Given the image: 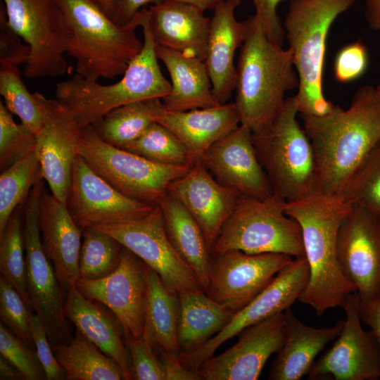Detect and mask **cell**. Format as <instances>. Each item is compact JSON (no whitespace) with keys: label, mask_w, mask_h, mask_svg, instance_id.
<instances>
[{"label":"cell","mask_w":380,"mask_h":380,"mask_svg":"<svg viewBox=\"0 0 380 380\" xmlns=\"http://www.w3.org/2000/svg\"><path fill=\"white\" fill-rule=\"evenodd\" d=\"M316 163V191L341 197L355 172L380 142V96L365 85L348 108L334 106L324 115L299 114Z\"/></svg>","instance_id":"obj_1"},{"label":"cell","mask_w":380,"mask_h":380,"mask_svg":"<svg viewBox=\"0 0 380 380\" xmlns=\"http://www.w3.org/2000/svg\"><path fill=\"white\" fill-rule=\"evenodd\" d=\"M350 208L341 197L317 193L286 203V213L300 227L310 270L299 300L310 305L318 316L342 306L347 296L355 292L341 272L337 255L339 228Z\"/></svg>","instance_id":"obj_2"},{"label":"cell","mask_w":380,"mask_h":380,"mask_svg":"<svg viewBox=\"0 0 380 380\" xmlns=\"http://www.w3.org/2000/svg\"><path fill=\"white\" fill-rule=\"evenodd\" d=\"M246 32L237 61L235 104L241 124L252 133L266 128L286 100L298 89L299 79L289 48L272 42L260 20H245Z\"/></svg>","instance_id":"obj_3"},{"label":"cell","mask_w":380,"mask_h":380,"mask_svg":"<svg viewBox=\"0 0 380 380\" xmlns=\"http://www.w3.org/2000/svg\"><path fill=\"white\" fill-rule=\"evenodd\" d=\"M68 23L71 38L67 53L76 62V74L98 81L122 75L143 46L136 34L141 10L126 25H119L98 0H57Z\"/></svg>","instance_id":"obj_4"},{"label":"cell","mask_w":380,"mask_h":380,"mask_svg":"<svg viewBox=\"0 0 380 380\" xmlns=\"http://www.w3.org/2000/svg\"><path fill=\"white\" fill-rule=\"evenodd\" d=\"M141 27L142 49L118 82L103 85L75 74L56 84L55 99L65 108L79 128L94 125L121 106L147 99H163L170 93L171 83L161 72L145 15Z\"/></svg>","instance_id":"obj_5"},{"label":"cell","mask_w":380,"mask_h":380,"mask_svg":"<svg viewBox=\"0 0 380 380\" xmlns=\"http://www.w3.org/2000/svg\"><path fill=\"white\" fill-rule=\"evenodd\" d=\"M355 0H291L283 22L299 84V114L324 115L334 107L323 92V67L329 31Z\"/></svg>","instance_id":"obj_6"},{"label":"cell","mask_w":380,"mask_h":380,"mask_svg":"<svg viewBox=\"0 0 380 380\" xmlns=\"http://www.w3.org/2000/svg\"><path fill=\"white\" fill-rule=\"evenodd\" d=\"M295 95L286 99L272 122L253 133V141L274 194L286 202L315 193L316 163L313 148L303 127Z\"/></svg>","instance_id":"obj_7"},{"label":"cell","mask_w":380,"mask_h":380,"mask_svg":"<svg viewBox=\"0 0 380 380\" xmlns=\"http://www.w3.org/2000/svg\"><path fill=\"white\" fill-rule=\"evenodd\" d=\"M286 203L275 194L264 200L241 195L211 254L239 250L251 254L305 256L300 227L286 213Z\"/></svg>","instance_id":"obj_8"},{"label":"cell","mask_w":380,"mask_h":380,"mask_svg":"<svg viewBox=\"0 0 380 380\" xmlns=\"http://www.w3.org/2000/svg\"><path fill=\"white\" fill-rule=\"evenodd\" d=\"M77 154L98 175L125 196L152 205L167 194L170 184L190 166L159 164L103 140L93 125L80 128Z\"/></svg>","instance_id":"obj_9"},{"label":"cell","mask_w":380,"mask_h":380,"mask_svg":"<svg viewBox=\"0 0 380 380\" xmlns=\"http://www.w3.org/2000/svg\"><path fill=\"white\" fill-rule=\"evenodd\" d=\"M8 23L30 47L27 78L56 77L69 72L65 58L71 38L57 0H1Z\"/></svg>","instance_id":"obj_10"},{"label":"cell","mask_w":380,"mask_h":380,"mask_svg":"<svg viewBox=\"0 0 380 380\" xmlns=\"http://www.w3.org/2000/svg\"><path fill=\"white\" fill-rule=\"evenodd\" d=\"M45 182L40 178L24 203L23 232L27 293L32 311L42 321L53 346L68 343L72 338L64 315V294L45 253L39 226V198Z\"/></svg>","instance_id":"obj_11"},{"label":"cell","mask_w":380,"mask_h":380,"mask_svg":"<svg viewBox=\"0 0 380 380\" xmlns=\"http://www.w3.org/2000/svg\"><path fill=\"white\" fill-rule=\"evenodd\" d=\"M96 228L113 236L141 258L170 291L177 293L188 290L203 291L191 268L170 241L158 204L141 218Z\"/></svg>","instance_id":"obj_12"},{"label":"cell","mask_w":380,"mask_h":380,"mask_svg":"<svg viewBox=\"0 0 380 380\" xmlns=\"http://www.w3.org/2000/svg\"><path fill=\"white\" fill-rule=\"evenodd\" d=\"M294 258L230 250L211 254L205 293L235 312L262 292Z\"/></svg>","instance_id":"obj_13"},{"label":"cell","mask_w":380,"mask_h":380,"mask_svg":"<svg viewBox=\"0 0 380 380\" xmlns=\"http://www.w3.org/2000/svg\"><path fill=\"white\" fill-rule=\"evenodd\" d=\"M309 276L306 258H294L262 292L236 312L219 333L195 351L179 354V360L186 367L197 372L200 365L213 356L225 341L239 334L246 328L290 308L295 301L299 300Z\"/></svg>","instance_id":"obj_14"},{"label":"cell","mask_w":380,"mask_h":380,"mask_svg":"<svg viewBox=\"0 0 380 380\" xmlns=\"http://www.w3.org/2000/svg\"><path fill=\"white\" fill-rule=\"evenodd\" d=\"M341 272L354 286L360 300L380 292V215L359 204L351 205L337 239Z\"/></svg>","instance_id":"obj_15"},{"label":"cell","mask_w":380,"mask_h":380,"mask_svg":"<svg viewBox=\"0 0 380 380\" xmlns=\"http://www.w3.org/2000/svg\"><path fill=\"white\" fill-rule=\"evenodd\" d=\"M65 204L82 232L87 227L141 218L156 205L121 194L91 170L79 155Z\"/></svg>","instance_id":"obj_16"},{"label":"cell","mask_w":380,"mask_h":380,"mask_svg":"<svg viewBox=\"0 0 380 380\" xmlns=\"http://www.w3.org/2000/svg\"><path fill=\"white\" fill-rule=\"evenodd\" d=\"M341 307L346 312L343 329L333 346L313 363L309 379H379L380 348L372 331L361 325L357 293L348 295Z\"/></svg>","instance_id":"obj_17"},{"label":"cell","mask_w":380,"mask_h":380,"mask_svg":"<svg viewBox=\"0 0 380 380\" xmlns=\"http://www.w3.org/2000/svg\"><path fill=\"white\" fill-rule=\"evenodd\" d=\"M149 267L124 247L117 269L106 277L79 279L76 286L85 297L105 305L118 317L125 335L142 336L144 308Z\"/></svg>","instance_id":"obj_18"},{"label":"cell","mask_w":380,"mask_h":380,"mask_svg":"<svg viewBox=\"0 0 380 380\" xmlns=\"http://www.w3.org/2000/svg\"><path fill=\"white\" fill-rule=\"evenodd\" d=\"M33 95L44 117V125L36 134L34 150L42 177L51 193L65 203L78 156L77 144L80 128L57 100L39 92Z\"/></svg>","instance_id":"obj_19"},{"label":"cell","mask_w":380,"mask_h":380,"mask_svg":"<svg viewBox=\"0 0 380 380\" xmlns=\"http://www.w3.org/2000/svg\"><path fill=\"white\" fill-rule=\"evenodd\" d=\"M286 333L284 312L243 329L238 341L203 362L198 372L205 380H255L269 359L282 346Z\"/></svg>","instance_id":"obj_20"},{"label":"cell","mask_w":380,"mask_h":380,"mask_svg":"<svg viewBox=\"0 0 380 380\" xmlns=\"http://www.w3.org/2000/svg\"><path fill=\"white\" fill-rule=\"evenodd\" d=\"M201 162L220 184L241 195L264 200L274 194L258 157L253 133L243 125L214 144Z\"/></svg>","instance_id":"obj_21"},{"label":"cell","mask_w":380,"mask_h":380,"mask_svg":"<svg viewBox=\"0 0 380 380\" xmlns=\"http://www.w3.org/2000/svg\"><path fill=\"white\" fill-rule=\"evenodd\" d=\"M168 193L179 200L196 220L211 253L241 194L220 184L201 162L193 164L184 175L172 182Z\"/></svg>","instance_id":"obj_22"},{"label":"cell","mask_w":380,"mask_h":380,"mask_svg":"<svg viewBox=\"0 0 380 380\" xmlns=\"http://www.w3.org/2000/svg\"><path fill=\"white\" fill-rule=\"evenodd\" d=\"M39 226L44 249L64 296L80 278L79 259L82 232L67 205L43 188L39 205Z\"/></svg>","instance_id":"obj_23"},{"label":"cell","mask_w":380,"mask_h":380,"mask_svg":"<svg viewBox=\"0 0 380 380\" xmlns=\"http://www.w3.org/2000/svg\"><path fill=\"white\" fill-rule=\"evenodd\" d=\"M240 4L241 0H226L210 18L204 63L213 94L220 104L228 102L236 87L234 56L246 32L245 20L239 21L235 16Z\"/></svg>","instance_id":"obj_24"},{"label":"cell","mask_w":380,"mask_h":380,"mask_svg":"<svg viewBox=\"0 0 380 380\" xmlns=\"http://www.w3.org/2000/svg\"><path fill=\"white\" fill-rule=\"evenodd\" d=\"M145 18L156 44L204 61L210 18L200 8L165 0L144 7Z\"/></svg>","instance_id":"obj_25"},{"label":"cell","mask_w":380,"mask_h":380,"mask_svg":"<svg viewBox=\"0 0 380 380\" xmlns=\"http://www.w3.org/2000/svg\"><path fill=\"white\" fill-rule=\"evenodd\" d=\"M64 315L84 336L118 362L125 380L134 379L124 329L113 312L85 297L75 286L66 295Z\"/></svg>","instance_id":"obj_26"},{"label":"cell","mask_w":380,"mask_h":380,"mask_svg":"<svg viewBox=\"0 0 380 380\" xmlns=\"http://www.w3.org/2000/svg\"><path fill=\"white\" fill-rule=\"evenodd\" d=\"M158 122L171 130L187 148L194 164L217 141L241 125L234 102L186 111L167 109Z\"/></svg>","instance_id":"obj_27"},{"label":"cell","mask_w":380,"mask_h":380,"mask_svg":"<svg viewBox=\"0 0 380 380\" xmlns=\"http://www.w3.org/2000/svg\"><path fill=\"white\" fill-rule=\"evenodd\" d=\"M284 343L271 365V380H298L310 372L315 357L340 334L344 320L329 327L315 328L299 320L290 308L284 311Z\"/></svg>","instance_id":"obj_28"},{"label":"cell","mask_w":380,"mask_h":380,"mask_svg":"<svg viewBox=\"0 0 380 380\" xmlns=\"http://www.w3.org/2000/svg\"><path fill=\"white\" fill-rule=\"evenodd\" d=\"M156 52L171 80V91L162 99L169 111H186L220 105L204 61L159 45Z\"/></svg>","instance_id":"obj_29"},{"label":"cell","mask_w":380,"mask_h":380,"mask_svg":"<svg viewBox=\"0 0 380 380\" xmlns=\"http://www.w3.org/2000/svg\"><path fill=\"white\" fill-rule=\"evenodd\" d=\"M179 294L180 311L177 330L179 354H189L219 333L235 313L202 291Z\"/></svg>","instance_id":"obj_30"},{"label":"cell","mask_w":380,"mask_h":380,"mask_svg":"<svg viewBox=\"0 0 380 380\" xmlns=\"http://www.w3.org/2000/svg\"><path fill=\"white\" fill-rule=\"evenodd\" d=\"M158 205L170 241L191 268L205 293L211 253L200 226L182 203L169 193Z\"/></svg>","instance_id":"obj_31"},{"label":"cell","mask_w":380,"mask_h":380,"mask_svg":"<svg viewBox=\"0 0 380 380\" xmlns=\"http://www.w3.org/2000/svg\"><path fill=\"white\" fill-rule=\"evenodd\" d=\"M179 297L149 267L144 308L142 337L154 348L178 355Z\"/></svg>","instance_id":"obj_32"},{"label":"cell","mask_w":380,"mask_h":380,"mask_svg":"<svg viewBox=\"0 0 380 380\" xmlns=\"http://www.w3.org/2000/svg\"><path fill=\"white\" fill-rule=\"evenodd\" d=\"M68 380L125 379L118 362L76 329L68 343L51 346Z\"/></svg>","instance_id":"obj_33"},{"label":"cell","mask_w":380,"mask_h":380,"mask_svg":"<svg viewBox=\"0 0 380 380\" xmlns=\"http://www.w3.org/2000/svg\"><path fill=\"white\" fill-rule=\"evenodd\" d=\"M165 110L160 98L137 101L110 110L93 126L106 142L124 148L156 122Z\"/></svg>","instance_id":"obj_34"},{"label":"cell","mask_w":380,"mask_h":380,"mask_svg":"<svg viewBox=\"0 0 380 380\" xmlns=\"http://www.w3.org/2000/svg\"><path fill=\"white\" fill-rule=\"evenodd\" d=\"M42 177L35 151L21 158L0 175V236L14 211L25 203L28 195Z\"/></svg>","instance_id":"obj_35"},{"label":"cell","mask_w":380,"mask_h":380,"mask_svg":"<svg viewBox=\"0 0 380 380\" xmlns=\"http://www.w3.org/2000/svg\"><path fill=\"white\" fill-rule=\"evenodd\" d=\"M123 246L113 236L96 227L82 231L79 259V279L107 277L118 267Z\"/></svg>","instance_id":"obj_36"},{"label":"cell","mask_w":380,"mask_h":380,"mask_svg":"<svg viewBox=\"0 0 380 380\" xmlns=\"http://www.w3.org/2000/svg\"><path fill=\"white\" fill-rule=\"evenodd\" d=\"M123 149L163 165L190 166L194 164L184 144L171 130L156 122Z\"/></svg>","instance_id":"obj_37"},{"label":"cell","mask_w":380,"mask_h":380,"mask_svg":"<svg viewBox=\"0 0 380 380\" xmlns=\"http://www.w3.org/2000/svg\"><path fill=\"white\" fill-rule=\"evenodd\" d=\"M19 206L10 217L0 236V270L18 292L27 308L32 311L26 284L23 224Z\"/></svg>","instance_id":"obj_38"},{"label":"cell","mask_w":380,"mask_h":380,"mask_svg":"<svg viewBox=\"0 0 380 380\" xmlns=\"http://www.w3.org/2000/svg\"><path fill=\"white\" fill-rule=\"evenodd\" d=\"M0 94L7 109L37 134L44 125V117L33 94L24 84L18 67L0 68Z\"/></svg>","instance_id":"obj_39"},{"label":"cell","mask_w":380,"mask_h":380,"mask_svg":"<svg viewBox=\"0 0 380 380\" xmlns=\"http://www.w3.org/2000/svg\"><path fill=\"white\" fill-rule=\"evenodd\" d=\"M341 198L380 215V142L352 177Z\"/></svg>","instance_id":"obj_40"},{"label":"cell","mask_w":380,"mask_h":380,"mask_svg":"<svg viewBox=\"0 0 380 380\" xmlns=\"http://www.w3.org/2000/svg\"><path fill=\"white\" fill-rule=\"evenodd\" d=\"M36 134L0 101V167L1 172L35 150Z\"/></svg>","instance_id":"obj_41"},{"label":"cell","mask_w":380,"mask_h":380,"mask_svg":"<svg viewBox=\"0 0 380 380\" xmlns=\"http://www.w3.org/2000/svg\"><path fill=\"white\" fill-rule=\"evenodd\" d=\"M30 311L18 292L4 277H0V317L25 345L34 346L30 327Z\"/></svg>","instance_id":"obj_42"},{"label":"cell","mask_w":380,"mask_h":380,"mask_svg":"<svg viewBox=\"0 0 380 380\" xmlns=\"http://www.w3.org/2000/svg\"><path fill=\"white\" fill-rule=\"evenodd\" d=\"M0 353L25 380H44L46 376L37 353L0 323Z\"/></svg>","instance_id":"obj_43"},{"label":"cell","mask_w":380,"mask_h":380,"mask_svg":"<svg viewBox=\"0 0 380 380\" xmlns=\"http://www.w3.org/2000/svg\"><path fill=\"white\" fill-rule=\"evenodd\" d=\"M134 379L165 380L163 369L154 347L142 336H125Z\"/></svg>","instance_id":"obj_44"},{"label":"cell","mask_w":380,"mask_h":380,"mask_svg":"<svg viewBox=\"0 0 380 380\" xmlns=\"http://www.w3.org/2000/svg\"><path fill=\"white\" fill-rule=\"evenodd\" d=\"M368 61L367 47L360 39L342 47L334 63L335 80L341 83L357 80L365 72Z\"/></svg>","instance_id":"obj_45"},{"label":"cell","mask_w":380,"mask_h":380,"mask_svg":"<svg viewBox=\"0 0 380 380\" xmlns=\"http://www.w3.org/2000/svg\"><path fill=\"white\" fill-rule=\"evenodd\" d=\"M30 47L10 27L4 5L0 4V68L26 64Z\"/></svg>","instance_id":"obj_46"},{"label":"cell","mask_w":380,"mask_h":380,"mask_svg":"<svg viewBox=\"0 0 380 380\" xmlns=\"http://www.w3.org/2000/svg\"><path fill=\"white\" fill-rule=\"evenodd\" d=\"M30 322L36 353L45 371L46 379H66L65 372L54 355L42 321L32 312Z\"/></svg>","instance_id":"obj_47"},{"label":"cell","mask_w":380,"mask_h":380,"mask_svg":"<svg viewBox=\"0 0 380 380\" xmlns=\"http://www.w3.org/2000/svg\"><path fill=\"white\" fill-rule=\"evenodd\" d=\"M255 7V15L261 22L267 37L283 46L285 31L277 13L278 4L282 0H251Z\"/></svg>","instance_id":"obj_48"},{"label":"cell","mask_w":380,"mask_h":380,"mask_svg":"<svg viewBox=\"0 0 380 380\" xmlns=\"http://www.w3.org/2000/svg\"><path fill=\"white\" fill-rule=\"evenodd\" d=\"M159 353L165 380H202L196 371L186 367L179 360L178 355L166 352L161 348H156Z\"/></svg>","instance_id":"obj_49"},{"label":"cell","mask_w":380,"mask_h":380,"mask_svg":"<svg viewBox=\"0 0 380 380\" xmlns=\"http://www.w3.org/2000/svg\"><path fill=\"white\" fill-rule=\"evenodd\" d=\"M358 311L361 321L369 327L380 348V292L369 300L358 298Z\"/></svg>","instance_id":"obj_50"},{"label":"cell","mask_w":380,"mask_h":380,"mask_svg":"<svg viewBox=\"0 0 380 380\" xmlns=\"http://www.w3.org/2000/svg\"><path fill=\"white\" fill-rule=\"evenodd\" d=\"M164 0H114L112 19L119 25L131 22L136 15L147 5H156Z\"/></svg>","instance_id":"obj_51"},{"label":"cell","mask_w":380,"mask_h":380,"mask_svg":"<svg viewBox=\"0 0 380 380\" xmlns=\"http://www.w3.org/2000/svg\"><path fill=\"white\" fill-rule=\"evenodd\" d=\"M365 18L370 29L380 31V0H365Z\"/></svg>","instance_id":"obj_52"},{"label":"cell","mask_w":380,"mask_h":380,"mask_svg":"<svg viewBox=\"0 0 380 380\" xmlns=\"http://www.w3.org/2000/svg\"><path fill=\"white\" fill-rule=\"evenodd\" d=\"M0 379H23L19 371L1 355L0 356Z\"/></svg>","instance_id":"obj_53"},{"label":"cell","mask_w":380,"mask_h":380,"mask_svg":"<svg viewBox=\"0 0 380 380\" xmlns=\"http://www.w3.org/2000/svg\"><path fill=\"white\" fill-rule=\"evenodd\" d=\"M165 1V0H164ZM193 5L204 12L213 11L217 6L226 0H174Z\"/></svg>","instance_id":"obj_54"},{"label":"cell","mask_w":380,"mask_h":380,"mask_svg":"<svg viewBox=\"0 0 380 380\" xmlns=\"http://www.w3.org/2000/svg\"><path fill=\"white\" fill-rule=\"evenodd\" d=\"M103 10L106 11V13L110 16L112 18V15L113 13V8H114V0H98Z\"/></svg>","instance_id":"obj_55"},{"label":"cell","mask_w":380,"mask_h":380,"mask_svg":"<svg viewBox=\"0 0 380 380\" xmlns=\"http://www.w3.org/2000/svg\"><path fill=\"white\" fill-rule=\"evenodd\" d=\"M376 91H377L378 94L380 96V84L377 87H376Z\"/></svg>","instance_id":"obj_56"}]
</instances>
